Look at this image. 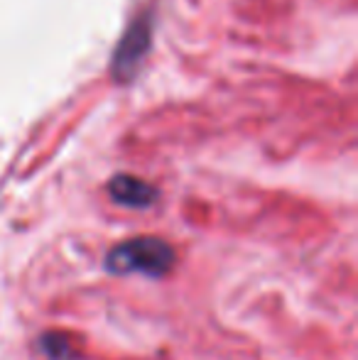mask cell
<instances>
[{"label": "cell", "instance_id": "obj_1", "mask_svg": "<svg viewBox=\"0 0 358 360\" xmlns=\"http://www.w3.org/2000/svg\"><path fill=\"white\" fill-rule=\"evenodd\" d=\"M174 260H177V255H174V248L167 240L145 236L118 243L106 257V265H108L110 272H118V275L140 272V275L162 277L172 270Z\"/></svg>", "mask_w": 358, "mask_h": 360}, {"label": "cell", "instance_id": "obj_2", "mask_svg": "<svg viewBox=\"0 0 358 360\" xmlns=\"http://www.w3.org/2000/svg\"><path fill=\"white\" fill-rule=\"evenodd\" d=\"M108 194L115 204L128 206V209H148L158 199V189L148 181L138 179V176L130 174H118L110 179Z\"/></svg>", "mask_w": 358, "mask_h": 360}, {"label": "cell", "instance_id": "obj_3", "mask_svg": "<svg viewBox=\"0 0 358 360\" xmlns=\"http://www.w3.org/2000/svg\"><path fill=\"white\" fill-rule=\"evenodd\" d=\"M148 39H150V30H145L143 20H140V22L125 34L118 52H115V72L118 74L125 72V76H130V72L135 69V64L140 62V54H143Z\"/></svg>", "mask_w": 358, "mask_h": 360}]
</instances>
